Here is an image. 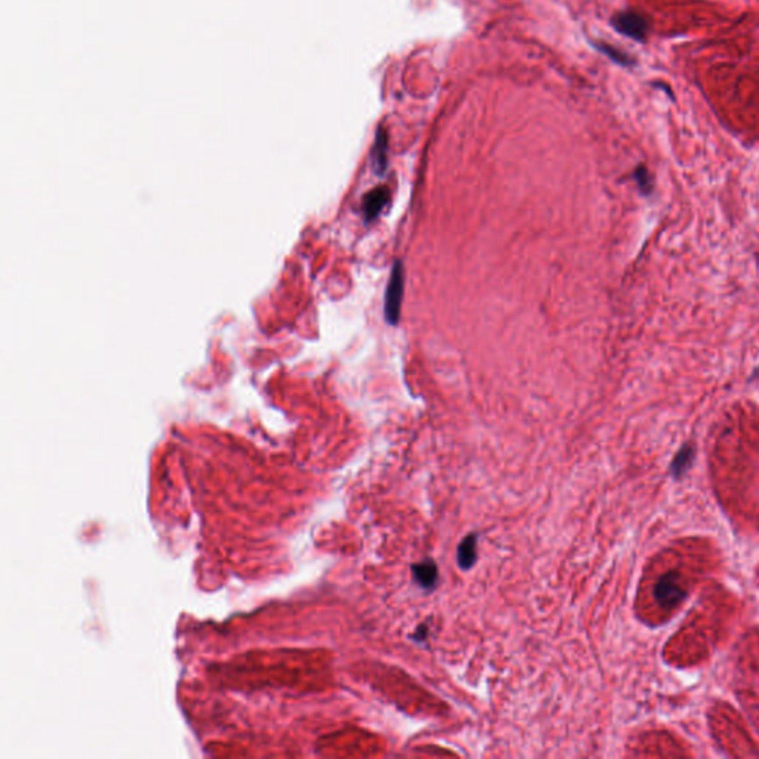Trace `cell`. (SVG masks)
<instances>
[{"instance_id": "1", "label": "cell", "mask_w": 759, "mask_h": 759, "mask_svg": "<svg viewBox=\"0 0 759 759\" xmlns=\"http://www.w3.org/2000/svg\"><path fill=\"white\" fill-rule=\"evenodd\" d=\"M402 298H403V265L398 260L394 264V269H391V274L386 288V297H384V316H386V321L390 325L399 323Z\"/></svg>"}, {"instance_id": "2", "label": "cell", "mask_w": 759, "mask_h": 759, "mask_svg": "<svg viewBox=\"0 0 759 759\" xmlns=\"http://www.w3.org/2000/svg\"><path fill=\"white\" fill-rule=\"evenodd\" d=\"M611 22H613V27L618 33L630 37V39L643 42L645 37H647L648 22L641 14H638V12H634V11L620 12V14H617L613 18Z\"/></svg>"}, {"instance_id": "3", "label": "cell", "mask_w": 759, "mask_h": 759, "mask_svg": "<svg viewBox=\"0 0 759 759\" xmlns=\"http://www.w3.org/2000/svg\"><path fill=\"white\" fill-rule=\"evenodd\" d=\"M655 601L664 606H676L685 598V589L682 587L676 573L664 574L654 587Z\"/></svg>"}, {"instance_id": "4", "label": "cell", "mask_w": 759, "mask_h": 759, "mask_svg": "<svg viewBox=\"0 0 759 759\" xmlns=\"http://www.w3.org/2000/svg\"><path fill=\"white\" fill-rule=\"evenodd\" d=\"M389 199H390V192H389V188L384 187V186L375 187L374 190H371V192L366 193V196L363 199V204H362L365 221L371 223V221L377 220L378 215L382 214L383 209L386 208Z\"/></svg>"}, {"instance_id": "5", "label": "cell", "mask_w": 759, "mask_h": 759, "mask_svg": "<svg viewBox=\"0 0 759 759\" xmlns=\"http://www.w3.org/2000/svg\"><path fill=\"white\" fill-rule=\"evenodd\" d=\"M387 148H389L387 131L383 128V126H380L375 135L374 147H372V167L378 175H383L384 171L387 169Z\"/></svg>"}, {"instance_id": "6", "label": "cell", "mask_w": 759, "mask_h": 759, "mask_svg": "<svg viewBox=\"0 0 759 759\" xmlns=\"http://www.w3.org/2000/svg\"><path fill=\"white\" fill-rule=\"evenodd\" d=\"M414 578L419 581V585L424 589L435 587L438 581V566L432 559H426L420 564L412 565Z\"/></svg>"}, {"instance_id": "7", "label": "cell", "mask_w": 759, "mask_h": 759, "mask_svg": "<svg viewBox=\"0 0 759 759\" xmlns=\"http://www.w3.org/2000/svg\"><path fill=\"white\" fill-rule=\"evenodd\" d=\"M476 558H478V536L471 534V536H467L461 541V545L459 546L457 561L463 569H467L476 562Z\"/></svg>"}, {"instance_id": "8", "label": "cell", "mask_w": 759, "mask_h": 759, "mask_svg": "<svg viewBox=\"0 0 759 759\" xmlns=\"http://www.w3.org/2000/svg\"><path fill=\"white\" fill-rule=\"evenodd\" d=\"M692 457H694V450L692 447L690 445H685L684 448H682L678 455L674 460V464H672V472L675 476H679L682 472L687 471V467L690 466V463L692 461Z\"/></svg>"}, {"instance_id": "9", "label": "cell", "mask_w": 759, "mask_h": 759, "mask_svg": "<svg viewBox=\"0 0 759 759\" xmlns=\"http://www.w3.org/2000/svg\"><path fill=\"white\" fill-rule=\"evenodd\" d=\"M597 48L601 50L602 54H605L606 57H610L613 61H615L617 64H620V66H626L627 67V66L634 64V61H632V58L627 54L622 53V50H618L614 46H610L606 43H597Z\"/></svg>"}, {"instance_id": "10", "label": "cell", "mask_w": 759, "mask_h": 759, "mask_svg": "<svg viewBox=\"0 0 759 759\" xmlns=\"http://www.w3.org/2000/svg\"><path fill=\"white\" fill-rule=\"evenodd\" d=\"M635 180H636L638 186L641 187V190H642V192H643L645 195H650V193H651V190H653V179H651V175H650V172H648L647 168L642 167V165H639V167L636 168V171H635Z\"/></svg>"}]
</instances>
